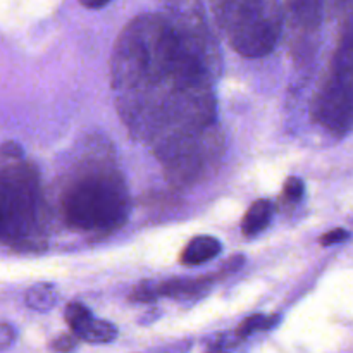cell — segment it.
<instances>
[{
  "label": "cell",
  "instance_id": "cell-1",
  "mask_svg": "<svg viewBox=\"0 0 353 353\" xmlns=\"http://www.w3.org/2000/svg\"><path fill=\"white\" fill-rule=\"evenodd\" d=\"M219 50L202 24L168 10L134 17L110 59L117 109L134 138L164 159L216 128Z\"/></svg>",
  "mask_w": 353,
  "mask_h": 353
},
{
  "label": "cell",
  "instance_id": "cell-17",
  "mask_svg": "<svg viewBox=\"0 0 353 353\" xmlns=\"http://www.w3.org/2000/svg\"><path fill=\"white\" fill-rule=\"evenodd\" d=\"M348 238H350V233H348L347 230L338 228V230H331L327 231V233H324L323 236L319 238V243L323 245V247H331V245L343 243V241H347Z\"/></svg>",
  "mask_w": 353,
  "mask_h": 353
},
{
  "label": "cell",
  "instance_id": "cell-14",
  "mask_svg": "<svg viewBox=\"0 0 353 353\" xmlns=\"http://www.w3.org/2000/svg\"><path fill=\"white\" fill-rule=\"evenodd\" d=\"M159 299L157 293V283L154 281H143L138 286H134L131 292L130 300L131 302H140V303H150Z\"/></svg>",
  "mask_w": 353,
  "mask_h": 353
},
{
  "label": "cell",
  "instance_id": "cell-12",
  "mask_svg": "<svg viewBox=\"0 0 353 353\" xmlns=\"http://www.w3.org/2000/svg\"><path fill=\"white\" fill-rule=\"evenodd\" d=\"M278 321H279L278 316L254 314V316H250V317H247L245 321H241V324L236 327V330H234V333H236V336L243 341L245 338L252 336V334L271 330V327H274L276 324H278Z\"/></svg>",
  "mask_w": 353,
  "mask_h": 353
},
{
  "label": "cell",
  "instance_id": "cell-16",
  "mask_svg": "<svg viewBox=\"0 0 353 353\" xmlns=\"http://www.w3.org/2000/svg\"><path fill=\"white\" fill-rule=\"evenodd\" d=\"M76 345H78V338L74 334H61V336L52 341L50 347L52 350L57 353H69L74 350Z\"/></svg>",
  "mask_w": 353,
  "mask_h": 353
},
{
  "label": "cell",
  "instance_id": "cell-8",
  "mask_svg": "<svg viewBox=\"0 0 353 353\" xmlns=\"http://www.w3.org/2000/svg\"><path fill=\"white\" fill-rule=\"evenodd\" d=\"M217 276H203V278H174L168 281L157 283L159 296L168 299L190 300L203 295L210 288Z\"/></svg>",
  "mask_w": 353,
  "mask_h": 353
},
{
  "label": "cell",
  "instance_id": "cell-4",
  "mask_svg": "<svg viewBox=\"0 0 353 353\" xmlns=\"http://www.w3.org/2000/svg\"><path fill=\"white\" fill-rule=\"evenodd\" d=\"M216 23L231 47L245 57H264L283 30L279 0H209Z\"/></svg>",
  "mask_w": 353,
  "mask_h": 353
},
{
  "label": "cell",
  "instance_id": "cell-11",
  "mask_svg": "<svg viewBox=\"0 0 353 353\" xmlns=\"http://www.w3.org/2000/svg\"><path fill=\"white\" fill-rule=\"evenodd\" d=\"M59 293L50 283H38L26 292V305L37 312H48L55 307Z\"/></svg>",
  "mask_w": 353,
  "mask_h": 353
},
{
  "label": "cell",
  "instance_id": "cell-18",
  "mask_svg": "<svg viewBox=\"0 0 353 353\" xmlns=\"http://www.w3.org/2000/svg\"><path fill=\"white\" fill-rule=\"evenodd\" d=\"M16 341V330L9 323H0V352H6Z\"/></svg>",
  "mask_w": 353,
  "mask_h": 353
},
{
  "label": "cell",
  "instance_id": "cell-9",
  "mask_svg": "<svg viewBox=\"0 0 353 353\" xmlns=\"http://www.w3.org/2000/svg\"><path fill=\"white\" fill-rule=\"evenodd\" d=\"M221 252L219 240L214 236H196L190 241L181 254L183 265H200L212 261Z\"/></svg>",
  "mask_w": 353,
  "mask_h": 353
},
{
  "label": "cell",
  "instance_id": "cell-3",
  "mask_svg": "<svg viewBox=\"0 0 353 353\" xmlns=\"http://www.w3.org/2000/svg\"><path fill=\"white\" fill-rule=\"evenodd\" d=\"M43 234L40 174L16 141L0 145V241L38 247Z\"/></svg>",
  "mask_w": 353,
  "mask_h": 353
},
{
  "label": "cell",
  "instance_id": "cell-19",
  "mask_svg": "<svg viewBox=\"0 0 353 353\" xmlns=\"http://www.w3.org/2000/svg\"><path fill=\"white\" fill-rule=\"evenodd\" d=\"M326 3L333 12H345L353 7V0H326Z\"/></svg>",
  "mask_w": 353,
  "mask_h": 353
},
{
  "label": "cell",
  "instance_id": "cell-2",
  "mask_svg": "<svg viewBox=\"0 0 353 353\" xmlns=\"http://www.w3.org/2000/svg\"><path fill=\"white\" fill-rule=\"evenodd\" d=\"M130 199L119 169L102 155H88L74 169L61 196L65 223L83 231L116 230L126 221Z\"/></svg>",
  "mask_w": 353,
  "mask_h": 353
},
{
  "label": "cell",
  "instance_id": "cell-6",
  "mask_svg": "<svg viewBox=\"0 0 353 353\" xmlns=\"http://www.w3.org/2000/svg\"><path fill=\"white\" fill-rule=\"evenodd\" d=\"M65 323L72 334L86 343H110L117 336V327L112 323L95 319L88 307L79 302H71L65 307Z\"/></svg>",
  "mask_w": 353,
  "mask_h": 353
},
{
  "label": "cell",
  "instance_id": "cell-20",
  "mask_svg": "<svg viewBox=\"0 0 353 353\" xmlns=\"http://www.w3.org/2000/svg\"><path fill=\"white\" fill-rule=\"evenodd\" d=\"M81 6H85L86 9H102L107 3L112 2V0H79Z\"/></svg>",
  "mask_w": 353,
  "mask_h": 353
},
{
  "label": "cell",
  "instance_id": "cell-7",
  "mask_svg": "<svg viewBox=\"0 0 353 353\" xmlns=\"http://www.w3.org/2000/svg\"><path fill=\"white\" fill-rule=\"evenodd\" d=\"M326 0H285L288 24L299 40L317 33Z\"/></svg>",
  "mask_w": 353,
  "mask_h": 353
},
{
  "label": "cell",
  "instance_id": "cell-15",
  "mask_svg": "<svg viewBox=\"0 0 353 353\" xmlns=\"http://www.w3.org/2000/svg\"><path fill=\"white\" fill-rule=\"evenodd\" d=\"M283 193H285V199L288 202H299V200L303 199V193H305V185L300 178L296 176H292V178L286 179L285 186H283Z\"/></svg>",
  "mask_w": 353,
  "mask_h": 353
},
{
  "label": "cell",
  "instance_id": "cell-5",
  "mask_svg": "<svg viewBox=\"0 0 353 353\" xmlns=\"http://www.w3.org/2000/svg\"><path fill=\"white\" fill-rule=\"evenodd\" d=\"M312 114L331 133L345 134L353 130V10L341 28L330 76L314 99Z\"/></svg>",
  "mask_w": 353,
  "mask_h": 353
},
{
  "label": "cell",
  "instance_id": "cell-10",
  "mask_svg": "<svg viewBox=\"0 0 353 353\" xmlns=\"http://www.w3.org/2000/svg\"><path fill=\"white\" fill-rule=\"evenodd\" d=\"M272 210H274L272 209V203L265 199L257 200V202L252 203L248 212L245 214L243 224H241L243 233L247 234V236H254V234L262 233V231L271 224Z\"/></svg>",
  "mask_w": 353,
  "mask_h": 353
},
{
  "label": "cell",
  "instance_id": "cell-13",
  "mask_svg": "<svg viewBox=\"0 0 353 353\" xmlns=\"http://www.w3.org/2000/svg\"><path fill=\"white\" fill-rule=\"evenodd\" d=\"M240 341L241 340L236 336L234 331L217 334V336L209 343L205 353H231L238 347V345H240Z\"/></svg>",
  "mask_w": 353,
  "mask_h": 353
}]
</instances>
